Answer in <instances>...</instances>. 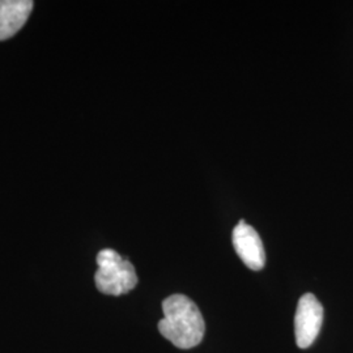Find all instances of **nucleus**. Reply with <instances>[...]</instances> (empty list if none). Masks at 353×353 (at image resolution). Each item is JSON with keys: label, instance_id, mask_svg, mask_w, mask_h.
I'll return each instance as SVG.
<instances>
[{"label": "nucleus", "instance_id": "f257e3e1", "mask_svg": "<svg viewBox=\"0 0 353 353\" xmlns=\"http://www.w3.org/2000/svg\"><path fill=\"white\" fill-rule=\"evenodd\" d=\"M164 318L159 331L176 348L190 350L201 344L205 331L202 313L196 303L183 294H173L163 303Z\"/></svg>", "mask_w": 353, "mask_h": 353}, {"label": "nucleus", "instance_id": "f03ea898", "mask_svg": "<svg viewBox=\"0 0 353 353\" xmlns=\"http://www.w3.org/2000/svg\"><path fill=\"white\" fill-rule=\"evenodd\" d=\"M97 271L94 283L97 290L109 296H122L138 284L135 267L113 249H103L97 254Z\"/></svg>", "mask_w": 353, "mask_h": 353}, {"label": "nucleus", "instance_id": "7ed1b4c3", "mask_svg": "<svg viewBox=\"0 0 353 353\" xmlns=\"http://www.w3.org/2000/svg\"><path fill=\"white\" fill-rule=\"evenodd\" d=\"M323 323V306L314 294L306 293L300 299L294 316V335L300 348H309L319 335Z\"/></svg>", "mask_w": 353, "mask_h": 353}, {"label": "nucleus", "instance_id": "39448f33", "mask_svg": "<svg viewBox=\"0 0 353 353\" xmlns=\"http://www.w3.org/2000/svg\"><path fill=\"white\" fill-rule=\"evenodd\" d=\"M33 6L32 0H0V41L13 37L26 26Z\"/></svg>", "mask_w": 353, "mask_h": 353}, {"label": "nucleus", "instance_id": "20e7f679", "mask_svg": "<svg viewBox=\"0 0 353 353\" xmlns=\"http://www.w3.org/2000/svg\"><path fill=\"white\" fill-rule=\"evenodd\" d=\"M233 246L241 261L252 271H259L265 265V252L258 232L245 220H241L233 230Z\"/></svg>", "mask_w": 353, "mask_h": 353}]
</instances>
